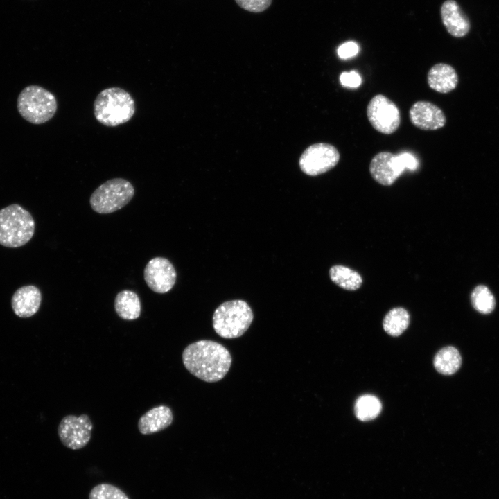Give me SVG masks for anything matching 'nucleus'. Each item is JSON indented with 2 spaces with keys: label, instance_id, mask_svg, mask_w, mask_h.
Returning a JSON list of instances; mask_svg holds the SVG:
<instances>
[{
  "label": "nucleus",
  "instance_id": "1",
  "mask_svg": "<svg viewBox=\"0 0 499 499\" xmlns=\"http://www.w3.org/2000/svg\"><path fill=\"white\" fill-rule=\"evenodd\" d=\"M231 361L228 349L212 340L193 342L182 352L185 368L192 375L207 383L222 380L229 371Z\"/></svg>",
  "mask_w": 499,
  "mask_h": 499
},
{
  "label": "nucleus",
  "instance_id": "2",
  "mask_svg": "<svg viewBox=\"0 0 499 499\" xmlns=\"http://www.w3.org/2000/svg\"><path fill=\"white\" fill-rule=\"evenodd\" d=\"M135 112V103L125 89L112 87L101 91L94 103L96 119L108 127H115L129 121Z\"/></svg>",
  "mask_w": 499,
  "mask_h": 499
},
{
  "label": "nucleus",
  "instance_id": "3",
  "mask_svg": "<svg viewBox=\"0 0 499 499\" xmlns=\"http://www.w3.org/2000/svg\"><path fill=\"white\" fill-rule=\"evenodd\" d=\"M35 221L30 213L17 204L0 209V245L15 248L33 236Z\"/></svg>",
  "mask_w": 499,
  "mask_h": 499
},
{
  "label": "nucleus",
  "instance_id": "4",
  "mask_svg": "<svg viewBox=\"0 0 499 499\" xmlns=\"http://www.w3.org/2000/svg\"><path fill=\"white\" fill-rule=\"evenodd\" d=\"M254 318L248 304L243 300H231L220 304L213 315V327L223 338L240 337L249 329Z\"/></svg>",
  "mask_w": 499,
  "mask_h": 499
},
{
  "label": "nucleus",
  "instance_id": "5",
  "mask_svg": "<svg viewBox=\"0 0 499 499\" xmlns=\"http://www.w3.org/2000/svg\"><path fill=\"white\" fill-rule=\"evenodd\" d=\"M17 107L23 119L40 125L54 116L58 103L55 96L49 90L39 85H29L19 93Z\"/></svg>",
  "mask_w": 499,
  "mask_h": 499
},
{
  "label": "nucleus",
  "instance_id": "6",
  "mask_svg": "<svg viewBox=\"0 0 499 499\" xmlns=\"http://www.w3.org/2000/svg\"><path fill=\"white\" fill-rule=\"evenodd\" d=\"M134 188L125 179L116 177L110 179L97 187L89 198L91 209L100 214L115 212L132 199Z\"/></svg>",
  "mask_w": 499,
  "mask_h": 499
},
{
  "label": "nucleus",
  "instance_id": "7",
  "mask_svg": "<svg viewBox=\"0 0 499 499\" xmlns=\"http://www.w3.org/2000/svg\"><path fill=\"white\" fill-rule=\"evenodd\" d=\"M367 115L372 127L385 134L395 132L401 123L399 109L383 94H377L370 100L367 107Z\"/></svg>",
  "mask_w": 499,
  "mask_h": 499
},
{
  "label": "nucleus",
  "instance_id": "8",
  "mask_svg": "<svg viewBox=\"0 0 499 499\" xmlns=\"http://www.w3.org/2000/svg\"><path fill=\"white\" fill-rule=\"evenodd\" d=\"M339 160L340 153L334 146L319 143L304 151L299 159V166L305 174L316 176L334 168Z\"/></svg>",
  "mask_w": 499,
  "mask_h": 499
},
{
  "label": "nucleus",
  "instance_id": "9",
  "mask_svg": "<svg viewBox=\"0 0 499 499\" xmlns=\"http://www.w3.org/2000/svg\"><path fill=\"white\" fill-rule=\"evenodd\" d=\"M92 428L91 421L87 414H70L60 421L58 433L64 446L72 450H79L90 441Z\"/></svg>",
  "mask_w": 499,
  "mask_h": 499
},
{
  "label": "nucleus",
  "instance_id": "10",
  "mask_svg": "<svg viewBox=\"0 0 499 499\" xmlns=\"http://www.w3.org/2000/svg\"><path fill=\"white\" fill-rule=\"evenodd\" d=\"M144 280L150 290L156 293L169 292L174 286L177 273L170 261L161 256L150 259L143 270Z\"/></svg>",
  "mask_w": 499,
  "mask_h": 499
},
{
  "label": "nucleus",
  "instance_id": "11",
  "mask_svg": "<svg viewBox=\"0 0 499 499\" xmlns=\"http://www.w3.org/2000/svg\"><path fill=\"white\" fill-rule=\"evenodd\" d=\"M405 169L401 154L396 155L386 151L376 154L369 164L371 177L384 186L393 184Z\"/></svg>",
  "mask_w": 499,
  "mask_h": 499
},
{
  "label": "nucleus",
  "instance_id": "12",
  "mask_svg": "<svg viewBox=\"0 0 499 499\" xmlns=\"http://www.w3.org/2000/svg\"><path fill=\"white\" fill-rule=\"evenodd\" d=\"M411 123L423 130H436L446 122L444 112L436 105L424 100L414 103L409 110Z\"/></svg>",
  "mask_w": 499,
  "mask_h": 499
},
{
  "label": "nucleus",
  "instance_id": "13",
  "mask_svg": "<svg viewBox=\"0 0 499 499\" xmlns=\"http://www.w3.org/2000/svg\"><path fill=\"white\" fill-rule=\"evenodd\" d=\"M42 294L33 285L20 287L13 294L11 306L15 314L22 318L34 315L39 310Z\"/></svg>",
  "mask_w": 499,
  "mask_h": 499
},
{
  "label": "nucleus",
  "instance_id": "14",
  "mask_svg": "<svg viewBox=\"0 0 499 499\" xmlns=\"http://www.w3.org/2000/svg\"><path fill=\"white\" fill-rule=\"evenodd\" d=\"M443 24L453 36L462 37L470 30V23L455 0H446L440 10Z\"/></svg>",
  "mask_w": 499,
  "mask_h": 499
},
{
  "label": "nucleus",
  "instance_id": "15",
  "mask_svg": "<svg viewBox=\"0 0 499 499\" xmlns=\"http://www.w3.org/2000/svg\"><path fill=\"white\" fill-rule=\"evenodd\" d=\"M173 420L171 409L164 405L154 407L138 421V429L142 435H151L167 428Z\"/></svg>",
  "mask_w": 499,
  "mask_h": 499
},
{
  "label": "nucleus",
  "instance_id": "16",
  "mask_svg": "<svg viewBox=\"0 0 499 499\" xmlns=\"http://www.w3.org/2000/svg\"><path fill=\"white\" fill-rule=\"evenodd\" d=\"M428 86L433 90L446 94L457 85L458 76L453 67L445 63H438L432 66L428 72Z\"/></svg>",
  "mask_w": 499,
  "mask_h": 499
},
{
  "label": "nucleus",
  "instance_id": "17",
  "mask_svg": "<svg viewBox=\"0 0 499 499\" xmlns=\"http://www.w3.org/2000/svg\"><path fill=\"white\" fill-rule=\"evenodd\" d=\"M114 310L123 319L134 320L141 314V301L136 292L130 290L119 292L114 299Z\"/></svg>",
  "mask_w": 499,
  "mask_h": 499
},
{
  "label": "nucleus",
  "instance_id": "18",
  "mask_svg": "<svg viewBox=\"0 0 499 499\" xmlns=\"http://www.w3.org/2000/svg\"><path fill=\"white\" fill-rule=\"evenodd\" d=\"M435 369L443 375H452L457 372L462 365V357L459 351L453 346L441 349L433 360Z\"/></svg>",
  "mask_w": 499,
  "mask_h": 499
},
{
  "label": "nucleus",
  "instance_id": "19",
  "mask_svg": "<svg viewBox=\"0 0 499 499\" xmlns=\"http://www.w3.org/2000/svg\"><path fill=\"white\" fill-rule=\"evenodd\" d=\"M329 275L333 283L348 290L358 289L362 283L361 276L356 271L344 265H336L331 267Z\"/></svg>",
  "mask_w": 499,
  "mask_h": 499
},
{
  "label": "nucleus",
  "instance_id": "20",
  "mask_svg": "<svg viewBox=\"0 0 499 499\" xmlns=\"http://www.w3.org/2000/svg\"><path fill=\"white\" fill-rule=\"evenodd\" d=\"M410 315L403 308L397 307L390 310L383 322L385 331L392 336L400 335L409 326Z\"/></svg>",
  "mask_w": 499,
  "mask_h": 499
},
{
  "label": "nucleus",
  "instance_id": "21",
  "mask_svg": "<svg viewBox=\"0 0 499 499\" xmlns=\"http://www.w3.org/2000/svg\"><path fill=\"white\" fill-rule=\"evenodd\" d=\"M382 404L380 400L371 394L362 395L355 403L354 412L356 417L362 421L376 418L380 413Z\"/></svg>",
  "mask_w": 499,
  "mask_h": 499
},
{
  "label": "nucleus",
  "instance_id": "22",
  "mask_svg": "<svg viewBox=\"0 0 499 499\" xmlns=\"http://www.w3.org/2000/svg\"><path fill=\"white\" fill-rule=\"evenodd\" d=\"M471 301L473 308L484 315L493 312L496 306L493 295L484 285H478L473 289Z\"/></svg>",
  "mask_w": 499,
  "mask_h": 499
},
{
  "label": "nucleus",
  "instance_id": "23",
  "mask_svg": "<svg viewBox=\"0 0 499 499\" xmlns=\"http://www.w3.org/2000/svg\"><path fill=\"white\" fill-rule=\"evenodd\" d=\"M89 499H130L119 487L107 483L99 484L90 491Z\"/></svg>",
  "mask_w": 499,
  "mask_h": 499
},
{
  "label": "nucleus",
  "instance_id": "24",
  "mask_svg": "<svg viewBox=\"0 0 499 499\" xmlns=\"http://www.w3.org/2000/svg\"><path fill=\"white\" fill-rule=\"evenodd\" d=\"M272 0H235L243 9L251 12H261L269 8Z\"/></svg>",
  "mask_w": 499,
  "mask_h": 499
},
{
  "label": "nucleus",
  "instance_id": "25",
  "mask_svg": "<svg viewBox=\"0 0 499 499\" xmlns=\"http://www.w3.org/2000/svg\"><path fill=\"white\" fill-rule=\"evenodd\" d=\"M340 80L342 85L352 88L359 87L362 82L360 76L355 71L342 73L340 76Z\"/></svg>",
  "mask_w": 499,
  "mask_h": 499
},
{
  "label": "nucleus",
  "instance_id": "26",
  "mask_svg": "<svg viewBox=\"0 0 499 499\" xmlns=\"http://www.w3.org/2000/svg\"><path fill=\"white\" fill-rule=\"evenodd\" d=\"M338 55L341 59H348L358 54L359 46L357 43L350 41L343 43L338 48Z\"/></svg>",
  "mask_w": 499,
  "mask_h": 499
}]
</instances>
